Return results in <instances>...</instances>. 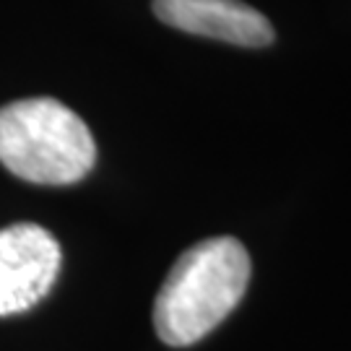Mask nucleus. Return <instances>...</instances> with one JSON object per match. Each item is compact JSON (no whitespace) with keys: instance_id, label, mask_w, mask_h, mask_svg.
Wrapping results in <instances>:
<instances>
[{"instance_id":"obj_2","label":"nucleus","mask_w":351,"mask_h":351,"mask_svg":"<svg viewBox=\"0 0 351 351\" xmlns=\"http://www.w3.org/2000/svg\"><path fill=\"white\" fill-rule=\"evenodd\" d=\"M97 146L63 101L19 99L0 107V164L34 185H73L91 172Z\"/></svg>"},{"instance_id":"obj_4","label":"nucleus","mask_w":351,"mask_h":351,"mask_svg":"<svg viewBox=\"0 0 351 351\" xmlns=\"http://www.w3.org/2000/svg\"><path fill=\"white\" fill-rule=\"evenodd\" d=\"M154 13L172 29L237 47H265L276 37L263 13L242 0H154Z\"/></svg>"},{"instance_id":"obj_3","label":"nucleus","mask_w":351,"mask_h":351,"mask_svg":"<svg viewBox=\"0 0 351 351\" xmlns=\"http://www.w3.org/2000/svg\"><path fill=\"white\" fill-rule=\"evenodd\" d=\"M63 252L37 224L0 229V315L26 313L52 289Z\"/></svg>"},{"instance_id":"obj_1","label":"nucleus","mask_w":351,"mask_h":351,"mask_svg":"<svg viewBox=\"0 0 351 351\" xmlns=\"http://www.w3.org/2000/svg\"><path fill=\"white\" fill-rule=\"evenodd\" d=\"M250 284V255L234 237L203 239L167 274L154 302V328L167 346H190L224 320Z\"/></svg>"}]
</instances>
